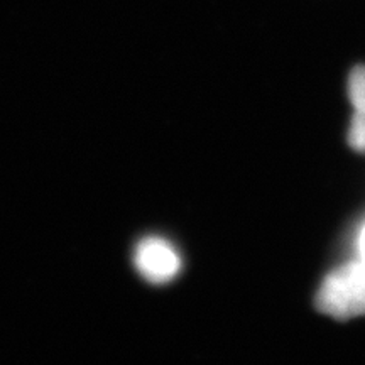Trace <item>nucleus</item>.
<instances>
[{
    "mask_svg": "<svg viewBox=\"0 0 365 365\" xmlns=\"http://www.w3.org/2000/svg\"><path fill=\"white\" fill-rule=\"evenodd\" d=\"M349 143L354 149L365 153V117H352V124L349 129Z\"/></svg>",
    "mask_w": 365,
    "mask_h": 365,
    "instance_id": "nucleus-4",
    "label": "nucleus"
},
{
    "mask_svg": "<svg viewBox=\"0 0 365 365\" xmlns=\"http://www.w3.org/2000/svg\"><path fill=\"white\" fill-rule=\"evenodd\" d=\"M359 261L364 264V267H365V225L362 227V230H360V234H359Z\"/></svg>",
    "mask_w": 365,
    "mask_h": 365,
    "instance_id": "nucleus-5",
    "label": "nucleus"
},
{
    "mask_svg": "<svg viewBox=\"0 0 365 365\" xmlns=\"http://www.w3.org/2000/svg\"><path fill=\"white\" fill-rule=\"evenodd\" d=\"M135 266L145 279L164 284L175 279L181 269V259L173 245L161 239H145L135 250Z\"/></svg>",
    "mask_w": 365,
    "mask_h": 365,
    "instance_id": "nucleus-2",
    "label": "nucleus"
},
{
    "mask_svg": "<svg viewBox=\"0 0 365 365\" xmlns=\"http://www.w3.org/2000/svg\"><path fill=\"white\" fill-rule=\"evenodd\" d=\"M322 313L336 319L365 314V267L360 261L346 262L331 271L317 294Z\"/></svg>",
    "mask_w": 365,
    "mask_h": 365,
    "instance_id": "nucleus-1",
    "label": "nucleus"
},
{
    "mask_svg": "<svg viewBox=\"0 0 365 365\" xmlns=\"http://www.w3.org/2000/svg\"><path fill=\"white\" fill-rule=\"evenodd\" d=\"M349 95L355 108L354 115L365 117V66H357L350 75Z\"/></svg>",
    "mask_w": 365,
    "mask_h": 365,
    "instance_id": "nucleus-3",
    "label": "nucleus"
}]
</instances>
